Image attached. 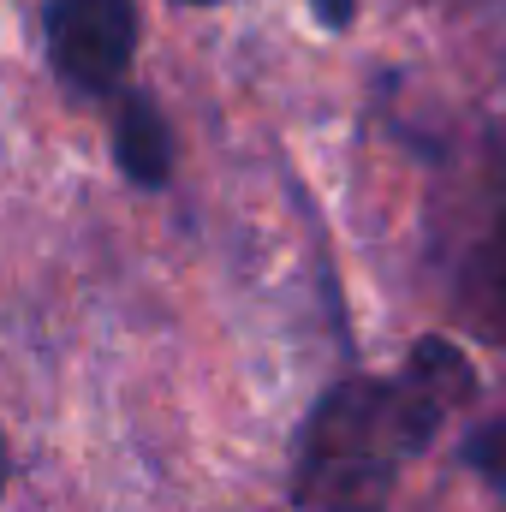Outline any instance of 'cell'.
Instances as JSON below:
<instances>
[{
  "instance_id": "5",
  "label": "cell",
  "mask_w": 506,
  "mask_h": 512,
  "mask_svg": "<svg viewBox=\"0 0 506 512\" xmlns=\"http://www.w3.org/2000/svg\"><path fill=\"white\" fill-rule=\"evenodd\" d=\"M310 12H316L328 30H346V24L358 18V0H310Z\"/></svg>"
},
{
  "instance_id": "2",
  "label": "cell",
  "mask_w": 506,
  "mask_h": 512,
  "mask_svg": "<svg viewBox=\"0 0 506 512\" xmlns=\"http://www.w3.org/2000/svg\"><path fill=\"white\" fill-rule=\"evenodd\" d=\"M137 54L131 0H48V60L66 90L114 96Z\"/></svg>"
},
{
  "instance_id": "6",
  "label": "cell",
  "mask_w": 506,
  "mask_h": 512,
  "mask_svg": "<svg viewBox=\"0 0 506 512\" xmlns=\"http://www.w3.org/2000/svg\"><path fill=\"white\" fill-rule=\"evenodd\" d=\"M495 280H501V292H506V215H501V227H495Z\"/></svg>"
},
{
  "instance_id": "4",
  "label": "cell",
  "mask_w": 506,
  "mask_h": 512,
  "mask_svg": "<svg viewBox=\"0 0 506 512\" xmlns=\"http://www.w3.org/2000/svg\"><path fill=\"white\" fill-rule=\"evenodd\" d=\"M465 465H471L477 477H489L506 495V417H495V423H483V429L465 435Z\"/></svg>"
},
{
  "instance_id": "1",
  "label": "cell",
  "mask_w": 506,
  "mask_h": 512,
  "mask_svg": "<svg viewBox=\"0 0 506 512\" xmlns=\"http://www.w3.org/2000/svg\"><path fill=\"white\" fill-rule=\"evenodd\" d=\"M477 393V370L447 340H417L399 382H340L310 417L298 453L304 512H387L393 477L429 447L453 405Z\"/></svg>"
},
{
  "instance_id": "7",
  "label": "cell",
  "mask_w": 506,
  "mask_h": 512,
  "mask_svg": "<svg viewBox=\"0 0 506 512\" xmlns=\"http://www.w3.org/2000/svg\"><path fill=\"white\" fill-rule=\"evenodd\" d=\"M6 477H12V459H6V435H0V495H6Z\"/></svg>"
},
{
  "instance_id": "3",
  "label": "cell",
  "mask_w": 506,
  "mask_h": 512,
  "mask_svg": "<svg viewBox=\"0 0 506 512\" xmlns=\"http://www.w3.org/2000/svg\"><path fill=\"white\" fill-rule=\"evenodd\" d=\"M114 161L143 191H161L173 179V131L155 114V102L137 90L120 96V108H114Z\"/></svg>"
},
{
  "instance_id": "8",
  "label": "cell",
  "mask_w": 506,
  "mask_h": 512,
  "mask_svg": "<svg viewBox=\"0 0 506 512\" xmlns=\"http://www.w3.org/2000/svg\"><path fill=\"white\" fill-rule=\"evenodd\" d=\"M179 6H215V0H179Z\"/></svg>"
}]
</instances>
